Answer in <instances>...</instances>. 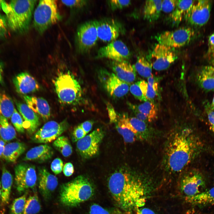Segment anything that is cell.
<instances>
[{
    "label": "cell",
    "instance_id": "cell-1",
    "mask_svg": "<svg viewBox=\"0 0 214 214\" xmlns=\"http://www.w3.org/2000/svg\"><path fill=\"white\" fill-rule=\"evenodd\" d=\"M203 148L201 141L191 128L182 127L171 131L164 147V169L170 174L181 172L197 157Z\"/></svg>",
    "mask_w": 214,
    "mask_h": 214
},
{
    "label": "cell",
    "instance_id": "cell-2",
    "mask_svg": "<svg viewBox=\"0 0 214 214\" xmlns=\"http://www.w3.org/2000/svg\"><path fill=\"white\" fill-rule=\"evenodd\" d=\"M142 181L139 176L127 170L117 171L110 175L108 188L120 210L130 213L142 205L144 193Z\"/></svg>",
    "mask_w": 214,
    "mask_h": 214
},
{
    "label": "cell",
    "instance_id": "cell-3",
    "mask_svg": "<svg viewBox=\"0 0 214 214\" xmlns=\"http://www.w3.org/2000/svg\"><path fill=\"white\" fill-rule=\"evenodd\" d=\"M36 0L3 1L2 9L6 15L8 27L13 31L23 33L28 29Z\"/></svg>",
    "mask_w": 214,
    "mask_h": 214
},
{
    "label": "cell",
    "instance_id": "cell-4",
    "mask_svg": "<svg viewBox=\"0 0 214 214\" xmlns=\"http://www.w3.org/2000/svg\"><path fill=\"white\" fill-rule=\"evenodd\" d=\"M94 193V187L90 180L80 175L61 185L59 200L65 206L75 207L89 199Z\"/></svg>",
    "mask_w": 214,
    "mask_h": 214
},
{
    "label": "cell",
    "instance_id": "cell-5",
    "mask_svg": "<svg viewBox=\"0 0 214 214\" xmlns=\"http://www.w3.org/2000/svg\"><path fill=\"white\" fill-rule=\"evenodd\" d=\"M54 84L58 97L62 103L74 104L80 100L82 95L81 86L69 71L59 73Z\"/></svg>",
    "mask_w": 214,
    "mask_h": 214
},
{
    "label": "cell",
    "instance_id": "cell-6",
    "mask_svg": "<svg viewBox=\"0 0 214 214\" xmlns=\"http://www.w3.org/2000/svg\"><path fill=\"white\" fill-rule=\"evenodd\" d=\"M56 1H40L34 13V26L40 33H44L60 19Z\"/></svg>",
    "mask_w": 214,
    "mask_h": 214
},
{
    "label": "cell",
    "instance_id": "cell-7",
    "mask_svg": "<svg viewBox=\"0 0 214 214\" xmlns=\"http://www.w3.org/2000/svg\"><path fill=\"white\" fill-rule=\"evenodd\" d=\"M195 31L189 27H182L166 31L155 37L159 44L170 48H178L189 43L194 38Z\"/></svg>",
    "mask_w": 214,
    "mask_h": 214
},
{
    "label": "cell",
    "instance_id": "cell-8",
    "mask_svg": "<svg viewBox=\"0 0 214 214\" xmlns=\"http://www.w3.org/2000/svg\"><path fill=\"white\" fill-rule=\"evenodd\" d=\"M98 39L96 20L81 24L77 29L75 37L78 52L84 54L88 52L95 45Z\"/></svg>",
    "mask_w": 214,
    "mask_h": 214
},
{
    "label": "cell",
    "instance_id": "cell-9",
    "mask_svg": "<svg viewBox=\"0 0 214 214\" xmlns=\"http://www.w3.org/2000/svg\"><path fill=\"white\" fill-rule=\"evenodd\" d=\"M181 193L187 202L191 198L202 191L205 186L203 177L197 171L192 170L186 172L180 182Z\"/></svg>",
    "mask_w": 214,
    "mask_h": 214
},
{
    "label": "cell",
    "instance_id": "cell-10",
    "mask_svg": "<svg viewBox=\"0 0 214 214\" xmlns=\"http://www.w3.org/2000/svg\"><path fill=\"white\" fill-rule=\"evenodd\" d=\"M14 171L15 187L19 193L26 192L28 190L35 187L37 178L34 165L21 163L15 166Z\"/></svg>",
    "mask_w": 214,
    "mask_h": 214
},
{
    "label": "cell",
    "instance_id": "cell-11",
    "mask_svg": "<svg viewBox=\"0 0 214 214\" xmlns=\"http://www.w3.org/2000/svg\"><path fill=\"white\" fill-rule=\"evenodd\" d=\"M66 120L59 123L51 121L46 123L31 137L36 143L47 144L55 140L68 128Z\"/></svg>",
    "mask_w": 214,
    "mask_h": 214
},
{
    "label": "cell",
    "instance_id": "cell-12",
    "mask_svg": "<svg viewBox=\"0 0 214 214\" xmlns=\"http://www.w3.org/2000/svg\"><path fill=\"white\" fill-rule=\"evenodd\" d=\"M96 21L98 39L103 42H111L125 33L123 25L117 20L107 18Z\"/></svg>",
    "mask_w": 214,
    "mask_h": 214
},
{
    "label": "cell",
    "instance_id": "cell-13",
    "mask_svg": "<svg viewBox=\"0 0 214 214\" xmlns=\"http://www.w3.org/2000/svg\"><path fill=\"white\" fill-rule=\"evenodd\" d=\"M104 136L103 131L97 128L77 142L76 149L84 158H90L98 152L100 144Z\"/></svg>",
    "mask_w": 214,
    "mask_h": 214
},
{
    "label": "cell",
    "instance_id": "cell-14",
    "mask_svg": "<svg viewBox=\"0 0 214 214\" xmlns=\"http://www.w3.org/2000/svg\"><path fill=\"white\" fill-rule=\"evenodd\" d=\"M131 53L126 45L122 41L116 40L100 48L95 56L96 59L108 58L116 61H127Z\"/></svg>",
    "mask_w": 214,
    "mask_h": 214
},
{
    "label": "cell",
    "instance_id": "cell-15",
    "mask_svg": "<svg viewBox=\"0 0 214 214\" xmlns=\"http://www.w3.org/2000/svg\"><path fill=\"white\" fill-rule=\"evenodd\" d=\"M152 67L158 71L168 68L176 59V56L171 48L160 44L153 48L150 56Z\"/></svg>",
    "mask_w": 214,
    "mask_h": 214
},
{
    "label": "cell",
    "instance_id": "cell-16",
    "mask_svg": "<svg viewBox=\"0 0 214 214\" xmlns=\"http://www.w3.org/2000/svg\"><path fill=\"white\" fill-rule=\"evenodd\" d=\"M211 7V1H198L193 5L185 19L192 25L199 27L203 26L209 19Z\"/></svg>",
    "mask_w": 214,
    "mask_h": 214
},
{
    "label": "cell",
    "instance_id": "cell-17",
    "mask_svg": "<svg viewBox=\"0 0 214 214\" xmlns=\"http://www.w3.org/2000/svg\"><path fill=\"white\" fill-rule=\"evenodd\" d=\"M58 185L57 177L50 173L44 167L38 169V188L45 199H49Z\"/></svg>",
    "mask_w": 214,
    "mask_h": 214
},
{
    "label": "cell",
    "instance_id": "cell-18",
    "mask_svg": "<svg viewBox=\"0 0 214 214\" xmlns=\"http://www.w3.org/2000/svg\"><path fill=\"white\" fill-rule=\"evenodd\" d=\"M13 82L16 91L26 94L34 92L39 89V85L35 79L27 72H22L16 75Z\"/></svg>",
    "mask_w": 214,
    "mask_h": 214
},
{
    "label": "cell",
    "instance_id": "cell-19",
    "mask_svg": "<svg viewBox=\"0 0 214 214\" xmlns=\"http://www.w3.org/2000/svg\"><path fill=\"white\" fill-rule=\"evenodd\" d=\"M17 108L24 119L23 127L28 133L32 134L36 131L40 124L38 115L24 103L16 102Z\"/></svg>",
    "mask_w": 214,
    "mask_h": 214
},
{
    "label": "cell",
    "instance_id": "cell-20",
    "mask_svg": "<svg viewBox=\"0 0 214 214\" xmlns=\"http://www.w3.org/2000/svg\"><path fill=\"white\" fill-rule=\"evenodd\" d=\"M111 66L114 74L121 81L128 84L135 81L136 74L134 66L127 61H112Z\"/></svg>",
    "mask_w": 214,
    "mask_h": 214
},
{
    "label": "cell",
    "instance_id": "cell-21",
    "mask_svg": "<svg viewBox=\"0 0 214 214\" xmlns=\"http://www.w3.org/2000/svg\"><path fill=\"white\" fill-rule=\"evenodd\" d=\"M105 86L109 95L116 98L125 96L129 89L128 84L121 81L114 73L110 74L108 78Z\"/></svg>",
    "mask_w": 214,
    "mask_h": 214
},
{
    "label": "cell",
    "instance_id": "cell-22",
    "mask_svg": "<svg viewBox=\"0 0 214 214\" xmlns=\"http://www.w3.org/2000/svg\"><path fill=\"white\" fill-rule=\"evenodd\" d=\"M54 152L51 147L48 144L40 145L29 150L23 160L43 163L51 159L54 154Z\"/></svg>",
    "mask_w": 214,
    "mask_h": 214
},
{
    "label": "cell",
    "instance_id": "cell-23",
    "mask_svg": "<svg viewBox=\"0 0 214 214\" xmlns=\"http://www.w3.org/2000/svg\"><path fill=\"white\" fill-rule=\"evenodd\" d=\"M24 99L28 107L39 114L44 120H47L51 115L50 108L44 98L33 96L24 95Z\"/></svg>",
    "mask_w": 214,
    "mask_h": 214
},
{
    "label": "cell",
    "instance_id": "cell-24",
    "mask_svg": "<svg viewBox=\"0 0 214 214\" xmlns=\"http://www.w3.org/2000/svg\"><path fill=\"white\" fill-rule=\"evenodd\" d=\"M198 83L204 90H214V66L207 65L201 67L196 76Z\"/></svg>",
    "mask_w": 214,
    "mask_h": 214
},
{
    "label": "cell",
    "instance_id": "cell-25",
    "mask_svg": "<svg viewBox=\"0 0 214 214\" xmlns=\"http://www.w3.org/2000/svg\"><path fill=\"white\" fill-rule=\"evenodd\" d=\"M26 144L21 142H15L5 145L2 158L8 162H14L25 151Z\"/></svg>",
    "mask_w": 214,
    "mask_h": 214
},
{
    "label": "cell",
    "instance_id": "cell-26",
    "mask_svg": "<svg viewBox=\"0 0 214 214\" xmlns=\"http://www.w3.org/2000/svg\"><path fill=\"white\" fill-rule=\"evenodd\" d=\"M12 176L5 166H3L1 177V206H5L9 203L11 189L13 183Z\"/></svg>",
    "mask_w": 214,
    "mask_h": 214
},
{
    "label": "cell",
    "instance_id": "cell-27",
    "mask_svg": "<svg viewBox=\"0 0 214 214\" xmlns=\"http://www.w3.org/2000/svg\"><path fill=\"white\" fill-rule=\"evenodd\" d=\"M116 128L125 142L132 143L139 140L135 131L129 121L128 118L124 116L118 122Z\"/></svg>",
    "mask_w": 214,
    "mask_h": 214
},
{
    "label": "cell",
    "instance_id": "cell-28",
    "mask_svg": "<svg viewBox=\"0 0 214 214\" xmlns=\"http://www.w3.org/2000/svg\"><path fill=\"white\" fill-rule=\"evenodd\" d=\"M194 1L193 0H177L176 7L170 16L172 23L178 25L183 18H185Z\"/></svg>",
    "mask_w": 214,
    "mask_h": 214
},
{
    "label": "cell",
    "instance_id": "cell-29",
    "mask_svg": "<svg viewBox=\"0 0 214 214\" xmlns=\"http://www.w3.org/2000/svg\"><path fill=\"white\" fill-rule=\"evenodd\" d=\"M129 121L135 131L138 140H149L153 136V131L151 130L145 122L136 117L128 118Z\"/></svg>",
    "mask_w": 214,
    "mask_h": 214
},
{
    "label": "cell",
    "instance_id": "cell-30",
    "mask_svg": "<svg viewBox=\"0 0 214 214\" xmlns=\"http://www.w3.org/2000/svg\"><path fill=\"white\" fill-rule=\"evenodd\" d=\"M162 0H149L146 1L144 7V18L150 21L157 20L161 11Z\"/></svg>",
    "mask_w": 214,
    "mask_h": 214
},
{
    "label": "cell",
    "instance_id": "cell-31",
    "mask_svg": "<svg viewBox=\"0 0 214 214\" xmlns=\"http://www.w3.org/2000/svg\"><path fill=\"white\" fill-rule=\"evenodd\" d=\"M187 202L202 207L214 205V187L202 191Z\"/></svg>",
    "mask_w": 214,
    "mask_h": 214
},
{
    "label": "cell",
    "instance_id": "cell-32",
    "mask_svg": "<svg viewBox=\"0 0 214 214\" xmlns=\"http://www.w3.org/2000/svg\"><path fill=\"white\" fill-rule=\"evenodd\" d=\"M16 135L15 128L9 122L7 119L0 115V137L6 142L15 139Z\"/></svg>",
    "mask_w": 214,
    "mask_h": 214
},
{
    "label": "cell",
    "instance_id": "cell-33",
    "mask_svg": "<svg viewBox=\"0 0 214 214\" xmlns=\"http://www.w3.org/2000/svg\"><path fill=\"white\" fill-rule=\"evenodd\" d=\"M15 108L13 101L5 93L0 91V115L7 119L11 118Z\"/></svg>",
    "mask_w": 214,
    "mask_h": 214
},
{
    "label": "cell",
    "instance_id": "cell-34",
    "mask_svg": "<svg viewBox=\"0 0 214 214\" xmlns=\"http://www.w3.org/2000/svg\"><path fill=\"white\" fill-rule=\"evenodd\" d=\"M53 146L64 157L70 156L73 152V149L68 138L64 136L58 137L53 142Z\"/></svg>",
    "mask_w": 214,
    "mask_h": 214
},
{
    "label": "cell",
    "instance_id": "cell-35",
    "mask_svg": "<svg viewBox=\"0 0 214 214\" xmlns=\"http://www.w3.org/2000/svg\"><path fill=\"white\" fill-rule=\"evenodd\" d=\"M136 70L141 76L148 78L152 74V66L150 62L143 56L138 57L134 65Z\"/></svg>",
    "mask_w": 214,
    "mask_h": 214
},
{
    "label": "cell",
    "instance_id": "cell-36",
    "mask_svg": "<svg viewBox=\"0 0 214 214\" xmlns=\"http://www.w3.org/2000/svg\"><path fill=\"white\" fill-rule=\"evenodd\" d=\"M136 106L139 112L146 116L148 122H151L157 118V109L152 102L146 101Z\"/></svg>",
    "mask_w": 214,
    "mask_h": 214
},
{
    "label": "cell",
    "instance_id": "cell-37",
    "mask_svg": "<svg viewBox=\"0 0 214 214\" xmlns=\"http://www.w3.org/2000/svg\"><path fill=\"white\" fill-rule=\"evenodd\" d=\"M41 206L36 193L27 199L22 214H37L40 211Z\"/></svg>",
    "mask_w": 214,
    "mask_h": 214
},
{
    "label": "cell",
    "instance_id": "cell-38",
    "mask_svg": "<svg viewBox=\"0 0 214 214\" xmlns=\"http://www.w3.org/2000/svg\"><path fill=\"white\" fill-rule=\"evenodd\" d=\"M142 94L147 100L153 99L157 95L158 84L157 82L153 85H150L144 80L138 82Z\"/></svg>",
    "mask_w": 214,
    "mask_h": 214
},
{
    "label": "cell",
    "instance_id": "cell-39",
    "mask_svg": "<svg viewBox=\"0 0 214 214\" xmlns=\"http://www.w3.org/2000/svg\"><path fill=\"white\" fill-rule=\"evenodd\" d=\"M87 214H124V213L119 208H106L94 203L90 206Z\"/></svg>",
    "mask_w": 214,
    "mask_h": 214
},
{
    "label": "cell",
    "instance_id": "cell-40",
    "mask_svg": "<svg viewBox=\"0 0 214 214\" xmlns=\"http://www.w3.org/2000/svg\"><path fill=\"white\" fill-rule=\"evenodd\" d=\"M27 192L22 196L15 199L12 204L9 214H22L24 211L26 204Z\"/></svg>",
    "mask_w": 214,
    "mask_h": 214
},
{
    "label": "cell",
    "instance_id": "cell-41",
    "mask_svg": "<svg viewBox=\"0 0 214 214\" xmlns=\"http://www.w3.org/2000/svg\"><path fill=\"white\" fill-rule=\"evenodd\" d=\"M10 118L11 122L17 131L20 133H23L24 132V129L23 125V119L15 108Z\"/></svg>",
    "mask_w": 214,
    "mask_h": 214
},
{
    "label": "cell",
    "instance_id": "cell-42",
    "mask_svg": "<svg viewBox=\"0 0 214 214\" xmlns=\"http://www.w3.org/2000/svg\"><path fill=\"white\" fill-rule=\"evenodd\" d=\"M131 3L130 0H111L108 1L109 7L113 11L125 8L129 6Z\"/></svg>",
    "mask_w": 214,
    "mask_h": 214
},
{
    "label": "cell",
    "instance_id": "cell-43",
    "mask_svg": "<svg viewBox=\"0 0 214 214\" xmlns=\"http://www.w3.org/2000/svg\"><path fill=\"white\" fill-rule=\"evenodd\" d=\"M131 94L135 97L141 101H146V99L144 97L140 88L138 82L132 84L129 88Z\"/></svg>",
    "mask_w": 214,
    "mask_h": 214
},
{
    "label": "cell",
    "instance_id": "cell-44",
    "mask_svg": "<svg viewBox=\"0 0 214 214\" xmlns=\"http://www.w3.org/2000/svg\"><path fill=\"white\" fill-rule=\"evenodd\" d=\"M177 0H165L162 1L161 10L166 13L172 12L174 10Z\"/></svg>",
    "mask_w": 214,
    "mask_h": 214
},
{
    "label": "cell",
    "instance_id": "cell-45",
    "mask_svg": "<svg viewBox=\"0 0 214 214\" xmlns=\"http://www.w3.org/2000/svg\"><path fill=\"white\" fill-rule=\"evenodd\" d=\"M63 163L62 160L59 158L55 159L51 164V169L56 174H58L62 172L63 169Z\"/></svg>",
    "mask_w": 214,
    "mask_h": 214
},
{
    "label": "cell",
    "instance_id": "cell-46",
    "mask_svg": "<svg viewBox=\"0 0 214 214\" xmlns=\"http://www.w3.org/2000/svg\"><path fill=\"white\" fill-rule=\"evenodd\" d=\"M87 1L84 0L61 1L63 4L71 8H79L84 7L87 4Z\"/></svg>",
    "mask_w": 214,
    "mask_h": 214
},
{
    "label": "cell",
    "instance_id": "cell-47",
    "mask_svg": "<svg viewBox=\"0 0 214 214\" xmlns=\"http://www.w3.org/2000/svg\"><path fill=\"white\" fill-rule=\"evenodd\" d=\"M86 134L82 128L79 125L74 129L72 135L73 141V142H77L84 137Z\"/></svg>",
    "mask_w": 214,
    "mask_h": 214
},
{
    "label": "cell",
    "instance_id": "cell-48",
    "mask_svg": "<svg viewBox=\"0 0 214 214\" xmlns=\"http://www.w3.org/2000/svg\"><path fill=\"white\" fill-rule=\"evenodd\" d=\"M8 27L5 17L0 14V37H2L6 34Z\"/></svg>",
    "mask_w": 214,
    "mask_h": 214
},
{
    "label": "cell",
    "instance_id": "cell-49",
    "mask_svg": "<svg viewBox=\"0 0 214 214\" xmlns=\"http://www.w3.org/2000/svg\"><path fill=\"white\" fill-rule=\"evenodd\" d=\"M206 112L212 131L214 133V111L211 109L210 106L206 107Z\"/></svg>",
    "mask_w": 214,
    "mask_h": 214
},
{
    "label": "cell",
    "instance_id": "cell-50",
    "mask_svg": "<svg viewBox=\"0 0 214 214\" xmlns=\"http://www.w3.org/2000/svg\"><path fill=\"white\" fill-rule=\"evenodd\" d=\"M207 52V54L211 57L214 56V32L209 37Z\"/></svg>",
    "mask_w": 214,
    "mask_h": 214
},
{
    "label": "cell",
    "instance_id": "cell-51",
    "mask_svg": "<svg viewBox=\"0 0 214 214\" xmlns=\"http://www.w3.org/2000/svg\"><path fill=\"white\" fill-rule=\"evenodd\" d=\"M63 172L65 176L70 177L73 174L74 168L72 164L70 163H65L63 167Z\"/></svg>",
    "mask_w": 214,
    "mask_h": 214
},
{
    "label": "cell",
    "instance_id": "cell-52",
    "mask_svg": "<svg viewBox=\"0 0 214 214\" xmlns=\"http://www.w3.org/2000/svg\"><path fill=\"white\" fill-rule=\"evenodd\" d=\"M107 109L111 123L115 122L117 120V115L115 110L111 104H107Z\"/></svg>",
    "mask_w": 214,
    "mask_h": 214
},
{
    "label": "cell",
    "instance_id": "cell-53",
    "mask_svg": "<svg viewBox=\"0 0 214 214\" xmlns=\"http://www.w3.org/2000/svg\"><path fill=\"white\" fill-rule=\"evenodd\" d=\"M93 124V123L92 121L87 120L83 122L79 125L87 134L92 130Z\"/></svg>",
    "mask_w": 214,
    "mask_h": 214
},
{
    "label": "cell",
    "instance_id": "cell-54",
    "mask_svg": "<svg viewBox=\"0 0 214 214\" xmlns=\"http://www.w3.org/2000/svg\"><path fill=\"white\" fill-rule=\"evenodd\" d=\"M134 211L133 214H156L152 210L146 208H138Z\"/></svg>",
    "mask_w": 214,
    "mask_h": 214
},
{
    "label": "cell",
    "instance_id": "cell-55",
    "mask_svg": "<svg viewBox=\"0 0 214 214\" xmlns=\"http://www.w3.org/2000/svg\"><path fill=\"white\" fill-rule=\"evenodd\" d=\"M5 144L6 142L0 137V158L2 157Z\"/></svg>",
    "mask_w": 214,
    "mask_h": 214
},
{
    "label": "cell",
    "instance_id": "cell-56",
    "mask_svg": "<svg viewBox=\"0 0 214 214\" xmlns=\"http://www.w3.org/2000/svg\"><path fill=\"white\" fill-rule=\"evenodd\" d=\"M3 69L2 65L0 62V83L2 81Z\"/></svg>",
    "mask_w": 214,
    "mask_h": 214
},
{
    "label": "cell",
    "instance_id": "cell-57",
    "mask_svg": "<svg viewBox=\"0 0 214 214\" xmlns=\"http://www.w3.org/2000/svg\"><path fill=\"white\" fill-rule=\"evenodd\" d=\"M209 106L210 109L214 111V97L213 98L211 104Z\"/></svg>",
    "mask_w": 214,
    "mask_h": 214
},
{
    "label": "cell",
    "instance_id": "cell-58",
    "mask_svg": "<svg viewBox=\"0 0 214 214\" xmlns=\"http://www.w3.org/2000/svg\"><path fill=\"white\" fill-rule=\"evenodd\" d=\"M210 62L211 65L214 66V56L211 57Z\"/></svg>",
    "mask_w": 214,
    "mask_h": 214
},
{
    "label": "cell",
    "instance_id": "cell-59",
    "mask_svg": "<svg viewBox=\"0 0 214 214\" xmlns=\"http://www.w3.org/2000/svg\"><path fill=\"white\" fill-rule=\"evenodd\" d=\"M1 182L0 180V200H1Z\"/></svg>",
    "mask_w": 214,
    "mask_h": 214
},
{
    "label": "cell",
    "instance_id": "cell-60",
    "mask_svg": "<svg viewBox=\"0 0 214 214\" xmlns=\"http://www.w3.org/2000/svg\"><path fill=\"white\" fill-rule=\"evenodd\" d=\"M3 1L0 0V11L2 9V5Z\"/></svg>",
    "mask_w": 214,
    "mask_h": 214
}]
</instances>
